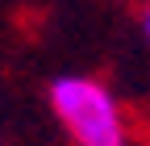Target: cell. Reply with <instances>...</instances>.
<instances>
[{
  "instance_id": "1",
  "label": "cell",
  "mask_w": 150,
  "mask_h": 146,
  "mask_svg": "<svg viewBox=\"0 0 150 146\" xmlns=\"http://www.w3.org/2000/svg\"><path fill=\"white\" fill-rule=\"evenodd\" d=\"M50 108L67 125L75 146H129L121 108L104 92V84L83 75H63L50 84Z\"/></svg>"
},
{
  "instance_id": "2",
  "label": "cell",
  "mask_w": 150,
  "mask_h": 146,
  "mask_svg": "<svg viewBox=\"0 0 150 146\" xmlns=\"http://www.w3.org/2000/svg\"><path fill=\"white\" fill-rule=\"evenodd\" d=\"M142 29H146V38H150V9L142 13Z\"/></svg>"
}]
</instances>
